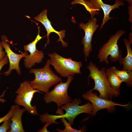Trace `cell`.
Returning <instances> with one entry per match:
<instances>
[{"label": "cell", "instance_id": "1", "mask_svg": "<svg viewBox=\"0 0 132 132\" xmlns=\"http://www.w3.org/2000/svg\"><path fill=\"white\" fill-rule=\"evenodd\" d=\"M50 65L49 59L43 67L30 69L29 73L34 74L35 76L34 79L30 82L33 88L46 93L49 91L50 88L62 81L61 78L51 69Z\"/></svg>", "mask_w": 132, "mask_h": 132}, {"label": "cell", "instance_id": "2", "mask_svg": "<svg viewBox=\"0 0 132 132\" xmlns=\"http://www.w3.org/2000/svg\"><path fill=\"white\" fill-rule=\"evenodd\" d=\"M87 67L90 71L88 78L91 77L95 82L94 87L90 90H97L99 93V97L107 100H111L116 97L107 77L106 69L103 67L99 70L91 61Z\"/></svg>", "mask_w": 132, "mask_h": 132}, {"label": "cell", "instance_id": "3", "mask_svg": "<svg viewBox=\"0 0 132 132\" xmlns=\"http://www.w3.org/2000/svg\"><path fill=\"white\" fill-rule=\"evenodd\" d=\"M48 55L50 65L61 77H67L70 75L74 76L76 74H81V62L73 60L71 58H65L56 52L49 53Z\"/></svg>", "mask_w": 132, "mask_h": 132}, {"label": "cell", "instance_id": "4", "mask_svg": "<svg viewBox=\"0 0 132 132\" xmlns=\"http://www.w3.org/2000/svg\"><path fill=\"white\" fill-rule=\"evenodd\" d=\"M36 92L42 93L33 88L29 81H23L20 83L19 87L15 92L17 94L14 100L15 104L23 107L26 110L32 115H38L36 106L31 104L33 95Z\"/></svg>", "mask_w": 132, "mask_h": 132}, {"label": "cell", "instance_id": "5", "mask_svg": "<svg viewBox=\"0 0 132 132\" xmlns=\"http://www.w3.org/2000/svg\"><path fill=\"white\" fill-rule=\"evenodd\" d=\"M125 33L124 30H120L117 32L114 35L110 37L108 41L100 49L98 55L99 62L104 61L108 64V56L110 60L113 62L118 61L122 57L121 51L119 50L118 41L120 38Z\"/></svg>", "mask_w": 132, "mask_h": 132}, {"label": "cell", "instance_id": "6", "mask_svg": "<svg viewBox=\"0 0 132 132\" xmlns=\"http://www.w3.org/2000/svg\"><path fill=\"white\" fill-rule=\"evenodd\" d=\"M77 3L84 5L91 14V18L93 17L95 14H98L101 9L103 10L104 16L100 29H102L105 24L109 20L113 18L110 17L111 11L115 9L119 8L120 6H123L124 3L122 0H116L115 4L111 5L105 3L102 0H78Z\"/></svg>", "mask_w": 132, "mask_h": 132}, {"label": "cell", "instance_id": "7", "mask_svg": "<svg viewBox=\"0 0 132 132\" xmlns=\"http://www.w3.org/2000/svg\"><path fill=\"white\" fill-rule=\"evenodd\" d=\"M67 77L66 82H60L55 86L52 90L45 93L43 99L46 103L54 102L59 108L61 106L72 101V98L68 95L67 90L73 77V76L70 75Z\"/></svg>", "mask_w": 132, "mask_h": 132}, {"label": "cell", "instance_id": "8", "mask_svg": "<svg viewBox=\"0 0 132 132\" xmlns=\"http://www.w3.org/2000/svg\"><path fill=\"white\" fill-rule=\"evenodd\" d=\"M81 103V101L80 99L75 98L72 102L61 106V108L64 110L66 113L59 115V118H65L72 126L75 118L79 114L83 113L91 114L93 109L91 103L89 102L84 105H79Z\"/></svg>", "mask_w": 132, "mask_h": 132}, {"label": "cell", "instance_id": "9", "mask_svg": "<svg viewBox=\"0 0 132 132\" xmlns=\"http://www.w3.org/2000/svg\"><path fill=\"white\" fill-rule=\"evenodd\" d=\"M82 96L85 99L91 102L93 106L92 113L88 117L92 115H95L98 111L101 110L106 109L108 111L111 112L114 110L115 106L125 107L129 105L128 104H120L114 102L111 100H107L101 98L98 96L97 93H93L92 91L90 90L83 94Z\"/></svg>", "mask_w": 132, "mask_h": 132}, {"label": "cell", "instance_id": "10", "mask_svg": "<svg viewBox=\"0 0 132 132\" xmlns=\"http://www.w3.org/2000/svg\"><path fill=\"white\" fill-rule=\"evenodd\" d=\"M97 18L93 17L89 20L88 22L85 24L81 22L79 25L80 28L83 29L85 33L81 43L83 45V51L86 62L87 61V57L93 50L91 44L92 37L99 27L97 24Z\"/></svg>", "mask_w": 132, "mask_h": 132}, {"label": "cell", "instance_id": "11", "mask_svg": "<svg viewBox=\"0 0 132 132\" xmlns=\"http://www.w3.org/2000/svg\"><path fill=\"white\" fill-rule=\"evenodd\" d=\"M38 27V33L35 39L27 45L24 46V49L25 52L28 51L30 53L25 57L24 60V65L28 69L31 68L36 64L39 63L42 61L44 57L43 52L39 51L36 47L37 43L43 37L39 34V27Z\"/></svg>", "mask_w": 132, "mask_h": 132}, {"label": "cell", "instance_id": "12", "mask_svg": "<svg viewBox=\"0 0 132 132\" xmlns=\"http://www.w3.org/2000/svg\"><path fill=\"white\" fill-rule=\"evenodd\" d=\"M1 41L3 48L5 50L9 62V67L8 70L4 73L6 76H9L12 71L15 70L19 75H21V72L19 67L20 60L23 57H25L28 54L27 52H25L21 54H17L13 52L11 49L9 44L6 41L2 39Z\"/></svg>", "mask_w": 132, "mask_h": 132}, {"label": "cell", "instance_id": "13", "mask_svg": "<svg viewBox=\"0 0 132 132\" xmlns=\"http://www.w3.org/2000/svg\"><path fill=\"white\" fill-rule=\"evenodd\" d=\"M47 10L45 9L35 17L34 19L42 23L45 27L47 32V40L46 43L47 44H48L50 43V39L49 36L51 33H54L57 34L59 37V38L57 42L61 41L63 47H66L67 44L64 41L63 39L65 37L66 31L65 30H61L60 31H57L55 30L51 24V22L48 18L47 13Z\"/></svg>", "mask_w": 132, "mask_h": 132}, {"label": "cell", "instance_id": "14", "mask_svg": "<svg viewBox=\"0 0 132 132\" xmlns=\"http://www.w3.org/2000/svg\"><path fill=\"white\" fill-rule=\"evenodd\" d=\"M26 111L24 108L21 109L19 106L15 105L10 119L11 121L10 130L9 132H24L22 121V117Z\"/></svg>", "mask_w": 132, "mask_h": 132}, {"label": "cell", "instance_id": "15", "mask_svg": "<svg viewBox=\"0 0 132 132\" xmlns=\"http://www.w3.org/2000/svg\"><path fill=\"white\" fill-rule=\"evenodd\" d=\"M124 42L127 49V54L124 58L122 57L119 61L120 64L122 65V70L132 71V50L131 45L132 42L126 39Z\"/></svg>", "mask_w": 132, "mask_h": 132}, {"label": "cell", "instance_id": "16", "mask_svg": "<svg viewBox=\"0 0 132 132\" xmlns=\"http://www.w3.org/2000/svg\"><path fill=\"white\" fill-rule=\"evenodd\" d=\"M106 74L110 85L115 93L116 97L118 96L120 94V87L122 82L110 68H109L106 70Z\"/></svg>", "mask_w": 132, "mask_h": 132}, {"label": "cell", "instance_id": "17", "mask_svg": "<svg viewBox=\"0 0 132 132\" xmlns=\"http://www.w3.org/2000/svg\"><path fill=\"white\" fill-rule=\"evenodd\" d=\"M116 74L119 79L125 82L128 86H132V71L130 70H120L116 67L113 66L110 68Z\"/></svg>", "mask_w": 132, "mask_h": 132}, {"label": "cell", "instance_id": "18", "mask_svg": "<svg viewBox=\"0 0 132 132\" xmlns=\"http://www.w3.org/2000/svg\"><path fill=\"white\" fill-rule=\"evenodd\" d=\"M60 120L63 122L64 125L65 126V128L63 130H61L57 128L56 130L59 132H83L85 131V128L84 127H83L79 130H78L73 128L71 125L66 120L65 118L63 117L60 118Z\"/></svg>", "mask_w": 132, "mask_h": 132}, {"label": "cell", "instance_id": "19", "mask_svg": "<svg viewBox=\"0 0 132 132\" xmlns=\"http://www.w3.org/2000/svg\"><path fill=\"white\" fill-rule=\"evenodd\" d=\"M57 119V115H50L47 112L40 116L39 120L43 123H48L50 124L52 123L59 124V122L55 121Z\"/></svg>", "mask_w": 132, "mask_h": 132}, {"label": "cell", "instance_id": "20", "mask_svg": "<svg viewBox=\"0 0 132 132\" xmlns=\"http://www.w3.org/2000/svg\"><path fill=\"white\" fill-rule=\"evenodd\" d=\"M11 121L10 119L3 122V124L0 126V132H8L11 129Z\"/></svg>", "mask_w": 132, "mask_h": 132}, {"label": "cell", "instance_id": "21", "mask_svg": "<svg viewBox=\"0 0 132 132\" xmlns=\"http://www.w3.org/2000/svg\"><path fill=\"white\" fill-rule=\"evenodd\" d=\"M14 107L15 105L11 106L10 110L7 114L3 117L0 118V123L3 122L11 118L12 116Z\"/></svg>", "mask_w": 132, "mask_h": 132}, {"label": "cell", "instance_id": "22", "mask_svg": "<svg viewBox=\"0 0 132 132\" xmlns=\"http://www.w3.org/2000/svg\"><path fill=\"white\" fill-rule=\"evenodd\" d=\"M8 59V56L6 55L0 61V72L3 67L8 63L9 62Z\"/></svg>", "mask_w": 132, "mask_h": 132}, {"label": "cell", "instance_id": "23", "mask_svg": "<svg viewBox=\"0 0 132 132\" xmlns=\"http://www.w3.org/2000/svg\"><path fill=\"white\" fill-rule=\"evenodd\" d=\"M3 47L1 42H0V61L6 55L5 51H3Z\"/></svg>", "mask_w": 132, "mask_h": 132}, {"label": "cell", "instance_id": "24", "mask_svg": "<svg viewBox=\"0 0 132 132\" xmlns=\"http://www.w3.org/2000/svg\"><path fill=\"white\" fill-rule=\"evenodd\" d=\"M132 4L130 5L128 7L129 13V22H132Z\"/></svg>", "mask_w": 132, "mask_h": 132}, {"label": "cell", "instance_id": "25", "mask_svg": "<svg viewBox=\"0 0 132 132\" xmlns=\"http://www.w3.org/2000/svg\"><path fill=\"white\" fill-rule=\"evenodd\" d=\"M50 124L48 123H46L45 125H44L43 128L39 130L38 132H49L48 131L47 129V127Z\"/></svg>", "mask_w": 132, "mask_h": 132}, {"label": "cell", "instance_id": "26", "mask_svg": "<svg viewBox=\"0 0 132 132\" xmlns=\"http://www.w3.org/2000/svg\"><path fill=\"white\" fill-rule=\"evenodd\" d=\"M125 1H127L129 4H132V0H123Z\"/></svg>", "mask_w": 132, "mask_h": 132}, {"label": "cell", "instance_id": "27", "mask_svg": "<svg viewBox=\"0 0 132 132\" xmlns=\"http://www.w3.org/2000/svg\"><path fill=\"white\" fill-rule=\"evenodd\" d=\"M129 39H130L129 41H130L131 42H132V32H131L130 33V34H129Z\"/></svg>", "mask_w": 132, "mask_h": 132}]
</instances>
